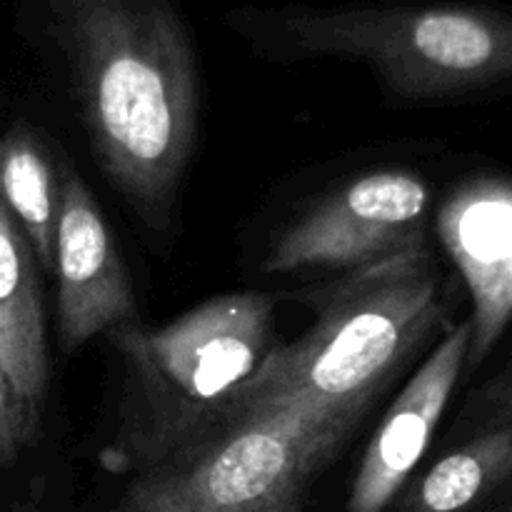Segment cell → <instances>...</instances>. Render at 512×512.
Here are the masks:
<instances>
[{"label": "cell", "mask_w": 512, "mask_h": 512, "mask_svg": "<svg viewBox=\"0 0 512 512\" xmlns=\"http://www.w3.org/2000/svg\"><path fill=\"white\" fill-rule=\"evenodd\" d=\"M25 3L100 170L150 230H165L200 115L198 50L178 0Z\"/></svg>", "instance_id": "6da1fadb"}, {"label": "cell", "mask_w": 512, "mask_h": 512, "mask_svg": "<svg viewBox=\"0 0 512 512\" xmlns=\"http://www.w3.org/2000/svg\"><path fill=\"white\" fill-rule=\"evenodd\" d=\"M290 298L315 315L313 323L293 343L275 345L230 415L280 410L340 443L448 310L430 245Z\"/></svg>", "instance_id": "7a4b0ae2"}, {"label": "cell", "mask_w": 512, "mask_h": 512, "mask_svg": "<svg viewBox=\"0 0 512 512\" xmlns=\"http://www.w3.org/2000/svg\"><path fill=\"white\" fill-rule=\"evenodd\" d=\"M223 23L273 63L365 65L390 98L408 105L470 98L512 75V15L488 0L238 5Z\"/></svg>", "instance_id": "3957f363"}, {"label": "cell", "mask_w": 512, "mask_h": 512, "mask_svg": "<svg viewBox=\"0 0 512 512\" xmlns=\"http://www.w3.org/2000/svg\"><path fill=\"white\" fill-rule=\"evenodd\" d=\"M123 365L120 425L110 453L138 473L185 448L233 413L275 340V298L225 293L180 318L108 333Z\"/></svg>", "instance_id": "277c9868"}, {"label": "cell", "mask_w": 512, "mask_h": 512, "mask_svg": "<svg viewBox=\"0 0 512 512\" xmlns=\"http://www.w3.org/2000/svg\"><path fill=\"white\" fill-rule=\"evenodd\" d=\"M340 445L290 413H235L138 473L125 498L168 512H303Z\"/></svg>", "instance_id": "5b68a950"}, {"label": "cell", "mask_w": 512, "mask_h": 512, "mask_svg": "<svg viewBox=\"0 0 512 512\" xmlns=\"http://www.w3.org/2000/svg\"><path fill=\"white\" fill-rule=\"evenodd\" d=\"M430 185L403 168L370 170L285 225L263 260L265 273L355 270L428 243Z\"/></svg>", "instance_id": "8992f818"}, {"label": "cell", "mask_w": 512, "mask_h": 512, "mask_svg": "<svg viewBox=\"0 0 512 512\" xmlns=\"http://www.w3.org/2000/svg\"><path fill=\"white\" fill-rule=\"evenodd\" d=\"M50 273L58 280V340L65 353L138 320L115 235L85 180L68 165L60 175Z\"/></svg>", "instance_id": "52a82bcc"}, {"label": "cell", "mask_w": 512, "mask_h": 512, "mask_svg": "<svg viewBox=\"0 0 512 512\" xmlns=\"http://www.w3.org/2000/svg\"><path fill=\"white\" fill-rule=\"evenodd\" d=\"M435 233L473 303L468 368L500 343L512 313V185L503 173L463 180L435 215Z\"/></svg>", "instance_id": "ba28073f"}, {"label": "cell", "mask_w": 512, "mask_h": 512, "mask_svg": "<svg viewBox=\"0 0 512 512\" xmlns=\"http://www.w3.org/2000/svg\"><path fill=\"white\" fill-rule=\"evenodd\" d=\"M468 320L453 325L385 413L350 488L348 512H383L423 460L468 360Z\"/></svg>", "instance_id": "9c48e42d"}, {"label": "cell", "mask_w": 512, "mask_h": 512, "mask_svg": "<svg viewBox=\"0 0 512 512\" xmlns=\"http://www.w3.org/2000/svg\"><path fill=\"white\" fill-rule=\"evenodd\" d=\"M33 248L0 200V365L30 445L48 398V335Z\"/></svg>", "instance_id": "30bf717a"}, {"label": "cell", "mask_w": 512, "mask_h": 512, "mask_svg": "<svg viewBox=\"0 0 512 512\" xmlns=\"http://www.w3.org/2000/svg\"><path fill=\"white\" fill-rule=\"evenodd\" d=\"M485 420L445 453L405 495L400 512H470L512 473V393L508 368L483 390Z\"/></svg>", "instance_id": "8fae6325"}, {"label": "cell", "mask_w": 512, "mask_h": 512, "mask_svg": "<svg viewBox=\"0 0 512 512\" xmlns=\"http://www.w3.org/2000/svg\"><path fill=\"white\" fill-rule=\"evenodd\" d=\"M60 178L43 143L28 125H15L0 138V200L33 248L45 273L53 270L55 218Z\"/></svg>", "instance_id": "7c38bea8"}, {"label": "cell", "mask_w": 512, "mask_h": 512, "mask_svg": "<svg viewBox=\"0 0 512 512\" xmlns=\"http://www.w3.org/2000/svg\"><path fill=\"white\" fill-rule=\"evenodd\" d=\"M23 448H30V440L25 435L23 420L15 408L13 393L5 380L3 365H0V468H8L20 458Z\"/></svg>", "instance_id": "4fadbf2b"}, {"label": "cell", "mask_w": 512, "mask_h": 512, "mask_svg": "<svg viewBox=\"0 0 512 512\" xmlns=\"http://www.w3.org/2000/svg\"><path fill=\"white\" fill-rule=\"evenodd\" d=\"M125 512H168V510H160V508H155V505L138 503V500L125 498Z\"/></svg>", "instance_id": "5bb4252c"}, {"label": "cell", "mask_w": 512, "mask_h": 512, "mask_svg": "<svg viewBox=\"0 0 512 512\" xmlns=\"http://www.w3.org/2000/svg\"><path fill=\"white\" fill-rule=\"evenodd\" d=\"M10 512H38V508H35V505H30V503H25V505H18V508L10 510Z\"/></svg>", "instance_id": "9a60e30c"}]
</instances>
